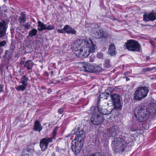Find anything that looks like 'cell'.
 <instances>
[{
    "label": "cell",
    "instance_id": "8fae6325",
    "mask_svg": "<svg viewBox=\"0 0 156 156\" xmlns=\"http://www.w3.org/2000/svg\"><path fill=\"white\" fill-rule=\"evenodd\" d=\"M58 31L60 33H65L71 34H76V31L73 28H71L69 25L65 26L63 29L59 30Z\"/></svg>",
    "mask_w": 156,
    "mask_h": 156
},
{
    "label": "cell",
    "instance_id": "277c9868",
    "mask_svg": "<svg viewBox=\"0 0 156 156\" xmlns=\"http://www.w3.org/2000/svg\"><path fill=\"white\" fill-rule=\"evenodd\" d=\"M134 114L136 119L139 122L147 121L150 116V111L148 108L144 106H139L135 108Z\"/></svg>",
    "mask_w": 156,
    "mask_h": 156
},
{
    "label": "cell",
    "instance_id": "e0dca14e",
    "mask_svg": "<svg viewBox=\"0 0 156 156\" xmlns=\"http://www.w3.org/2000/svg\"><path fill=\"white\" fill-rule=\"evenodd\" d=\"M34 129L37 131H40L41 130L42 126L39 121H36L35 122V124H34Z\"/></svg>",
    "mask_w": 156,
    "mask_h": 156
},
{
    "label": "cell",
    "instance_id": "7a4b0ae2",
    "mask_svg": "<svg viewBox=\"0 0 156 156\" xmlns=\"http://www.w3.org/2000/svg\"><path fill=\"white\" fill-rule=\"evenodd\" d=\"M72 48L75 55L80 58L87 57L92 51L91 45L83 40H76L73 43Z\"/></svg>",
    "mask_w": 156,
    "mask_h": 156
},
{
    "label": "cell",
    "instance_id": "ba28073f",
    "mask_svg": "<svg viewBox=\"0 0 156 156\" xmlns=\"http://www.w3.org/2000/svg\"><path fill=\"white\" fill-rule=\"evenodd\" d=\"M127 49L133 51H140V46L139 43L136 41L129 40L126 43Z\"/></svg>",
    "mask_w": 156,
    "mask_h": 156
},
{
    "label": "cell",
    "instance_id": "4fadbf2b",
    "mask_svg": "<svg viewBox=\"0 0 156 156\" xmlns=\"http://www.w3.org/2000/svg\"><path fill=\"white\" fill-rule=\"evenodd\" d=\"M143 19L145 21L147 22L149 21H154L156 19V13H149L147 14H145L143 16Z\"/></svg>",
    "mask_w": 156,
    "mask_h": 156
},
{
    "label": "cell",
    "instance_id": "3957f363",
    "mask_svg": "<svg viewBox=\"0 0 156 156\" xmlns=\"http://www.w3.org/2000/svg\"><path fill=\"white\" fill-rule=\"evenodd\" d=\"M85 136V133L83 130L76 133L75 137L71 144V148L74 153L78 154L81 151L84 141Z\"/></svg>",
    "mask_w": 156,
    "mask_h": 156
},
{
    "label": "cell",
    "instance_id": "603a6c76",
    "mask_svg": "<svg viewBox=\"0 0 156 156\" xmlns=\"http://www.w3.org/2000/svg\"><path fill=\"white\" fill-rule=\"evenodd\" d=\"M6 44V41H2L1 43V46H4V45H5V44Z\"/></svg>",
    "mask_w": 156,
    "mask_h": 156
},
{
    "label": "cell",
    "instance_id": "9c48e42d",
    "mask_svg": "<svg viewBox=\"0 0 156 156\" xmlns=\"http://www.w3.org/2000/svg\"><path fill=\"white\" fill-rule=\"evenodd\" d=\"M83 65L85 70L87 72L98 73V72H100L102 70L101 67L96 65L87 63H83Z\"/></svg>",
    "mask_w": 156,
    "mask_h": 156
},
{
    "label": "cell",
    "instance_id": "2e32d148",
    "mask_svg": "<svg viewBox=\"0 0 156 156\" xmlns=\"http://www.w3.org/2000/svg\"><path fill=\"white\" fill-rule=\"evenodd\" d=\"M108 54L112 56L115 55L116 54L115 47L113 44H111L108 48Z\"/></svg>",
    "mask_w": 156,
    "mask_h": 156
},
{
    "label": "cell",
    "instance_id": "d6986e66",
    "mask_svg": "<svg viewBox=\"0 0 156 156\" xmlns=\"http://www.w3.org/2000/svg\"><path fill=\"white\" fill-rule=\"evenodd\" d=\"M28 82V78L26 76H23L21 80V83H22L23 85L26 87Z\"/></svg>",
    "mask_w": 156,
    "mask_h": 156
},
{
    "label": "cell",
    "instance_id": "7402d4cb",
    "mask_svg": "<svg viewBox=\"0 0 156 156\" xmlns=\"http://www.w3.org/2000/svg\"><path fill=\"white\" fill-rule=\"evenodd\" d=\"M91 156H105L104 154L103 153H100V152H96V153H94L92 154Z\"/></svg>",
    "mask_w": 156,
    "mask_h": 156
},
{
    "label": "cell",
    "instance_id": "52a82bcc",
    "mask_svg": "<svg viewBox=\"0 0 156 156\" xmlns=\"http://www.w3.org/2000/svg\"><path fill=\"white\" fill-rule=\"evenodd\" d=\"M148 89L146 87H140L138 88L134 94V98L136 100H140L147 96Z\"/></svg>",
    "mask_w": 156,
    "mask_h": 156
},
{
    "label": "cell",
    "instance_id": "5bb4252c",
    "mask_svg": "<svg viewBox=\"0 0 156 156\" xmlns=\"http://www.w3.org/2000/svg\"><path fill=\"white\" fill-rule=\"evenodd\" d=\"M49 141H50L48 139H44L41 141V143H40V147H41L42 150L44 151L46 149Z\"/></svg>",
    "mask_w": 156,
    "mask_h": 156
},
{
    "label": "cell",
    "instance_id": "8992f818",
    "mask_svg": "<svg viewBox=\"0 0 156 156\" xmlns=\"http://www.w3.org/2000/svg\"><path fill=\"white\" fill-rule=\"evenodd\" d=\"M91 122L94 125H99L104 121L103 115L99 111L98 108H95L92 114Z\"/></svg>",
    "mask_w": 156,
    "mask_h": 156
},
{
    "label": "cell",
    "instance_id": "9a60e30c",
    "mask_svg": "<svg viewBox=\"0 0 156 156\" xmlns=\"http://www.w3.org/2000/svg\"><path fill=\"white\" fill-rule=\"evenodd\" d=\"M53 29V27H52L51 26H49L48 27H46L44 23H42L41 22L39 21L38 22V30L39 31H43L45 30H51Z\"/></svg>",
    "mask_w": 156,
    "mask_h": 156
},
{
    "label": "cell",
    "instance_id": "6da1fadb",
    "mask_svg": "<svg viewBox=\"0 0 156 156\" xmlns=\"http://www.w3.org/2000/svg\"><path fill=\"white\" fill-rule=\"evenodd\" d=\"M112 96L107 93L101 94L99 96L98 102V108L103 115L110 114L115 108Z\"/></svg>",
    "mask_w": 156,
    "mask_h": 156
},
{
    "label": "cell",
    "instance_id": "30bf717a",
    "mask_svg": "<svg viewBox=\"0 0 156 156\" xmlns=\"http://www.w3.org/2000/svg\"><path fill=\"white\" fill-rule=\"evenodd\" d=\"M112 98L115 108L117 109H120L122 107V102L120 96L118 94H115L112 96Z\"/></svg>",
    "mask_w": 156,
    "mask_h": 156
},
{
    "label": "cell",
    "instance_id": "ac0fdd59",
    "mask_svg": "<svg viewBox=\"0 0 156 156\" xmlns=\"http://www.w3.org/2000/svg\"><path fill=\"white\" fill-rule=\"evenodd\" d=\"M34 63L31 61H29L26 62V66L29 70L31 69L33 66Z\"/></svg>",
    "mask_w": 156,
    "mask_h": 156
},
{
    "label": "cell",
    "instance_id": "5b68a950",
    "mask_svg": "<svg viewBox=\"0 0 156 156\" xmlns=\"http://www.w3.org/2000/svg\"><path fill=\"white\" fill-rule=\"evenodd\" d=\"M112 148L116 153H122L126 147V143L124 140L120 138L115 139L112 144Z\"/></svg>",
    "mask_w": 156,
    "mask_h": 156
},
{
    "label": "cell",
    "instance_id": "7c38bea8",
    "mask_svg": "<svg viewBox=\"0 0 156 156\" xmlns=\"http://www.w3.org/2000/svg\"><path fill=\"white\" fill-rule=\"evenodd\" d=\"M7 28V23L5 21L2 22L0 24V36L1 37H3L4 35H5Z\"/></svg>",
    "mask_w": 156,
    "mask_h": 156
},
{
    "label": "cell",
    "instance_id": "ffe728a7",
    "mask_svg": "<svg viewBox=\"0 0 156 156\" xmlns=\"http://www.w3.org/2000/svg\"><path fill=\"white\" fill-rule=\"evenodd\" d=\"M37 30H35V29H33V30L30 31V33H29V35H30V37H33V36H35V35H36V34H37Z\"/></svg>",
    "mask_w": 156,
    "mask_h": 156
},
{
    "label": "cell",
    "instance_id": "44dd1931",
    "mask_svg": "<svg viewBox=\"0 0 156 156\" xmlns=\"http://www.w3.org/2000/svg\"><path fill=\"white\" fill-rule=\"evenodd\" d=\"M30 156V151H27V150H25V151H23V153L22 154V156Z\"/></svg>",
    "mask_w": 156,
    "mask_h": 156
}]
</instances>
